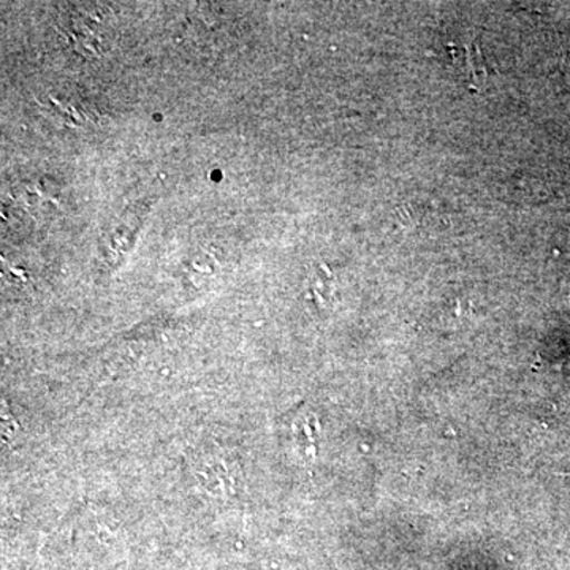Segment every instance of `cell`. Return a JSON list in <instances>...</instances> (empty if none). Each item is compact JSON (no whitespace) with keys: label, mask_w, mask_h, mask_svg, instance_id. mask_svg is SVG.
Segmentation results:
<instances>
[{"label":"cell","mask_w":570,"mask_h":570,"mask_svg":"<svg viewBox=\"0 0 570 570\" xmlns=\"http://www.w3.org/2000/svg\"><path fill=\"white\" fill-rule=\"evenodd\" d=\"M69 20L66 31L75 43L89 48H92V45H96V48L102 45L100 33L107 32V29L102 28L104 18L97 17V11L78 9L71 11Z\"/></svg>","instance_id":"1"}]
</instances>
